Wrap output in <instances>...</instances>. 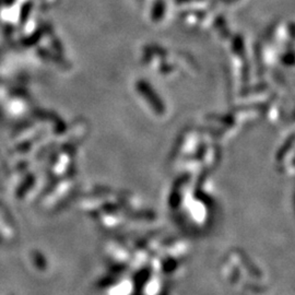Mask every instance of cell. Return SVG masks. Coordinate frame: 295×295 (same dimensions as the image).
<instances>
[{"mask_svg": "<svg viewBox=\"0 0 295 295\" xmlns=\"http://www.w3.org/2000/svg\"><path fill=\"white\" fill-rule=\"evenodd\" d=\"M136 87H137L139 94L146 100V102H148L150 107H151L154 112L156 114H160V115L165 112V105L163 104L161 98L157 95L156 92L153 90V87L150 86L148 81L139 80L137 85H136Z\"/></svg>", "mask_w": 295, "mask_h": 295, "instance_id": "1", "label": "cell"}, {"mask_svg": "<svg viewBox=\"0 0 295 295\" xmlns=\"http://www.w3.org/2000/svg\"><path fill=\"white\" fill-rule=\"evenodd\" d=\"M165 2L163 0H157V1L154 3V6L151 10V17L153 21H160L163 16L165 13Z\"/></svg>", "mask_w": 295, "mask_h": 295, "instance_id": "2", "label": "cell"}, {"mask_svg": "<svg viewBox=\"0 0 295 295\" xmlns=\"http://www.w3.org/2000/svg\"><path fill=\"white\" fill-rule=\"evenodd\" d=\"M282 61H283V64H285V65L292 66V65H293V61H294V58H293V52H285V54L282 56Z\"/></svg>", "mask_w": 295, "mask_h": 295, "instance_id": "3", "label": "cell"}, {"mask_svg": "<svg viewBox=\"0 0 295 295\" xmlns=\"http://www.w3.org/2000/svg\"><path fill=\"white\" fill-rule=\"evenodd\" d=\"M178 2H180V3H183V2H189V1H193V0H177Z\"/></svg>", "mask_w": 295, "mask_h": 295, "instance_id": "4", "label": "cell"}]
</instances>
